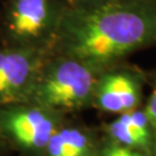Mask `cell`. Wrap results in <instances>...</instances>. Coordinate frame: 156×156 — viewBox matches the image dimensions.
<instances>
[{"instance_id":"cell-1","label":"cell","mask_w":156,"mask_h":156,"mask_svg":"<svg viewBox=\"0 0 156 156\" xmlns=\"http://www.w3.org/2000/svg\"><path fill=\"white\" fill-rule=\"evenodd\" d=\"M156 44V0H104L68 6L50 53L73 57L100 71Z\"/></svg>"},{"instance_id":"cell-2","label":"cell","mask_w":156,"mask_h":156,"mask_svg":"<svg viewBox=\"0 0 156 156\" xmlns=\"http://www.w3.org/2000/svg\"><path fill=\"white\" fill-rule=\"evenodd\" d=\"M102 71L73 57L50 53L24 102L66 113L93 105Z\"/></svg>"},{"instance_id":"cell-3","label":"cell","mask_w":156,"mask_h":156,"mask_svg":"<svg viewBox=\"0 0 156 156\" xmlns=\"http://www.w3.org/2000/svg\"><path fill=\"white\" fill-rule=\"evenodd\" d=\"M67 0H7L1 17L5 44L51 52Z\"/></svg>"},{"instance_id":"cell-4","label":"cell","mask_w":156,"mask_h":156,"mask_svg":"<svg viewBox=\"0 0 156 156\" xmlns=\"http://www.w3.org/2000/svg\"><path fill=\"white\" fill-rule=\"evenodd\" d=\"M64 113L29 102L0 106V135L29 156H44L52 135L64 125Z\"/></svg>"},{"instance_id":"cell-5","label":"cell","mask_w":156,"mask_h":156,"mask_svg":"<svg viewBox=\"0 0 156 156\" xmlns=\"http://www.w3.org/2000/svg\"><path fill=\"white\" fill-rule=\"evenodd\" d=\"M50 52L4 44L0 46V106L24 102Z\"/></svg>"},{"instance_id":"cell-6","label":"cell","mask_w":156,"mask_h":156,"mask_svg":"<svg viewBox=\"0 0 156 156\" xmlns=\"http://www.w3.org/2000/svg\"><path fill=\"white\" fill-rule=\"evenodd\" d=\"M142 97L141 78L132 69L108 68L100 74L93 105L103 112L124 113L138 109Z\"/></svg>"},{"instance_id":"cell-7","label":"cell","mask_w":156,"mask_h":156,"mask_svg":"<svg viewBox=\"0 0 156 156\" xmlns=\"http://www.w3.org/2000/svg\"><path fill=\"white\" fill-rule=\"evenodd\" d=\"M91 134L75 126L62 125L52 135L46 146L44 156H98Z\"/></svg>"},{"instance_id":"cell-8","label":"cell","mask_w":156,"mask_h":156,"mask_svg":"<svg viewBox=\"0 0 156 156\" xmlns=\"http://www.w3.org/2000/svg\"><path fill=\"white\" fill-rule=\"evenodd\" d=\"M145 112L147 117L149 119V123L151 126V131H153V135H154V141H155L156 146V79L153 84V89L151 93L147 100V103L145 105Z\"/></svg>"},{"instance_id":"cell-9","label":"cell","mask_w":156,"mask_h":156,"mask_svg":"<svg viewBox=\"0 0 156 156\" xmlns=\"http://www.w3.org/2000/svg\"><path fill=\"white\" fill-rule=\"evenodd\" d=\"M115 145H116L117 156H149L145 154V153H142V151H134V149H131V148H126V147H123V146L117 145V144H115Z\"/></svg>"},{"instance_id":"cell-10","label":"cell","mask_w":156,"mask_h":156,"mask_svg":"<svg viewBox=\"0 0 156 156\" xmlns=\"http://www.w3.org/2000/svg\"><path fill=\"white\" fill-rule=\"evenodd\" d=\"M104 0H67L68 5L72 7H88L96 4H100Z\"/></svg>"},{"instance_id":"cell-11","label":"cell","mask_w":156,"mask_h":156,"mask_svg":"<svg viewBox=\"0 0 156 156\" xmlns=\"http://www.w3.org/2000/svg\"><path fill=\"white\" fill-rule=\"evenodd\" d=\"M4 144H5V140L2 139V136H1V135H0V148H1V147H2V145H4Z\"/></svg>"}]
</instances>
